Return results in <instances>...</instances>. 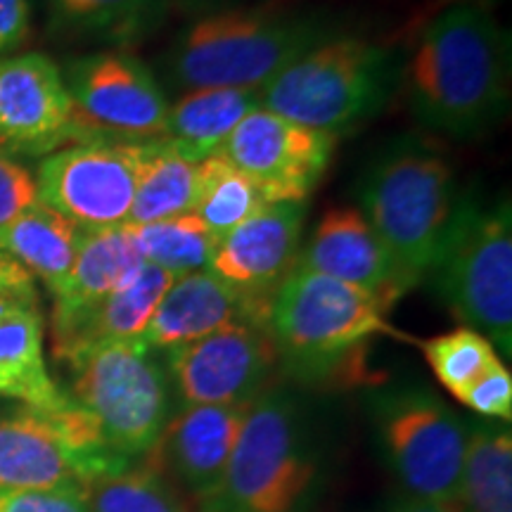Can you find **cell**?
Instances as JSON below:
<instances>
[{"label":"cell","mask_w":512,"mask_h":512,"mask_svg":"<svg viewBox=\"0 0 512 512\" xmlns=\"http://www.w3.org/2000/svg\"><path fill=\"white\" fill-rule=\"evenodd\" d=\"M79 140L81 126L62 69L41 53L0 60V150L36 157Z\"/></svg>","instance_id":"obj_14"},{"label":"cell","mask_w":512,"mask_h":512,"mask_svg":"<svg viewBox=\"0 0 512 512\" xmlns=\"http://www.w3.org/2000/svg\"><path fill=\"white\" fill-rule=\"evenodd\" d=\"M266 197L252 178L228 164L221 155L202 159L197 166V190L192 211L216 240L266 207Z\"/></svg>","instance_id":"obj_28"},{"label":"cell","mask_w":512,"mask_h":512,"mask_svg":"<svg viewBox=\"0 0 512 512\" xmlns=\"http://www.w3.org/2000/svg\"><path fill=\"white\" fill-rule=\"evenodd\" d=\"M339 31L316 10L230 5L195 17L164 55V76L178 91H261L287 64Z\"/></svg>","instance_id":"obj_2"},{"label":"cell","mask_w":512,"mask_h":512,"mask_svg":"<svg viewBox=\"0 0 512 512\" xmlns=\"http://www.w3.org/2000/svg\"><path fill=\"white\" fill-rule=\"evenodd\" d=\"M358 211L415 287L430 275L458 204L448 159L425 140L396 138L373 157L356 185Z\"/></svg>","instance_id":"obj_3"},{"label":"cell","mask_w":512,"mask_h":512,"mask_svg":"<svg viewBox=\"0 0 512 512\" xmlns=\"http://www.w3.org/2000/svg\"><path fill=\"white\" fill-rule=\"evenodd\" d=\"M88 484L86 465L69 444L55 408L41 411L19 403L0 413V491L86 494Z\"/></svg>","instance_id":"obj_17"},{"label":"cell","mask_w":512,"mask_h":512,"mask_svg":"<svg viewBox=\"0 0 512 512\" xmlns=\"http://www.w3.org/2000/svg\"><path fill=\"white\" fill-rule=\"evenodd\" d=\"M81 140L164 138L171 102L147 64L126 50H100L62 72Z\"/></svg>","instance_id":"obj_11"},{"label":"cell","mask_w":512,"mask_h":512,"mask_svg":"<svg viewBox=\"0 0 512 512\" xmlns=\"http://www.w3.org/2000/svg\"><path fill=\"white\" fill-rule=\"evenodd\" d=\"M309 204L271 202L223 235L211 247V275L261 306H271L273 294L297 268Z\"/></svg>","instance_id":"obj_15"},{"label":"cell","mask_w":512,"mask_h":512,"mask_svg":"<svg viewBox=\"0 0 512 512\" xmlns=\"http://www.w3.org/2000/svg\"><path fill=\"white\" fill-rule=\"evenodd\" d=\"M335 136L259 107L230 133L219 155L252 178L266 202H306L335 155Z\"/></svg>","instance_id":"obj_13"},{"label":"cell","mask_w":512,"mask_h":512,"mask_svg":"<svg viewBox=\"0 0 512 512\" xmlns=\"http://www.w3.org/2000/svg\"><path fill=\"white\" fill-rule=\"evenodd\" d=\"M510 36L484 8L458 3L439 12L403 57L401 88L427 131L482 138L510 102Z\"/></svg>","instance_id":"obj_1"},{"label":"cell","mask_w":512,"mask_h":512,"mask_svg":"<svg viewBox=\"0 0 512 512\" xmlns=\"http://www.w3.org/2000/svg\"><path fill=\"white\" fill-rule=\"evenodd\" d=\"M297 268L380 294L394 304L411 287L356 207L330 209L302 247Z\"/></svg>","instance_id":"obj_18"},{"label":"cell","mask_w":512,"mask_h":512,"mask_svg":"<svg viewBox=\"0 0 512 512\" xmlns=\"http://www.w3.org/2000/svg\"><path fill=\"white\" fill-rule=\"evenodd\" d=\"M197 166L200 162L171 140H145L128 226L190 214L197 190Z\"/></svg>","instance_id":"obj_25"},{"label":"cell","mask_w":512,"mask_h":512,"mask_svg":"<svg viewBox=\"0 0 512 512\" xmlns=\"http://www.w3.org/2000/svg\"><path fill=\"white\" fill-rule=\"evenodd\" d=\"M185 3L209 12V10H221V8H230V5H238L240 0H185Z\"/></svg>","instance_id":"obj_38"},{"label":"cell","mask_w":512,"mask_h":512,"mask_svg":"<svg viewBox=\"0 0 512 512\" xmlns=\"http://www.w3.org/2000/svg\"><path fill=\"white\" fill-rule=\"evenodd\" d=\"M458 503L463 512H512V434L503 422L467 427Z\"/></svg>","instance_id":"obj_27"},{"label":"cell","mask_w":512,"mask_h":512,"mask_svg":"<svg viewBox=\"0 0 512 512\" xmlns=\"http://www.w3.org/2000/svg\"><path fill=\"white\" fill-rule=\"evenodd\" d=\"M261 107V91L240 88H200L171 102L164 138L195 157L219 155L240 121Z\"/></svg>","instance_id":"obj_23"},{"label":"cell","mask_w":512,"mask_h":512,"mask_svg":"<svg viewBox=\"0 0 512 512\" xmlns=\"http://www.w3.org/2000/svg\"><path fill=\"white\" fill-rule=\"evenodd\" d=\"M145 140L91 138L60 147L38 164V202L83 230L128 223Z\"/></svg>","instance_id":"obj_10"},{"label":"cell","mask_w":512,"mask_h":512,"mask_svg":"<svg viewBox=\"0 0 512 512\" xmlns=\"http://www.w3.org/2000/svg\"><path fill=\"white\" fill-rule=\"evenodd\" d=\"M318 451L304 403L266 387L247 406L226 475L207 512H313Z\"/></svg>","instance_id":"obj_5"},{"label":"cell","mask_w":512,"mask_h":512,"mask_svg":"<svg viewBox=\"0 0 512 512\" xmlns=\"http://www.w3.org/2000/svg\"><path fill=\"white\" fill-rule=\"evenodd\" d=\"M48 8L57 27L69 34L128 46L162 27L169 0H48Z\"/></svg>","instance_id":"obj_26"},{"label":"cell","mask_w":512,"mask_h":512,"mask_svg":"<svg viewBox=\"0 0 512 512\" xmlns=\"http://www.w3.org/2000/svg\"><path fill=\"white\" fill-rule=\"evenodd\" d=\"M31 0H0V57L27 41L31 31Z\"/></svg>","instance_id":"obj_35"},{"label":"cell","mask_w":512,"mask_h":512,"mask_svg":"<svg viewBox=\"0 0 512 512\" xmlns=\"http://www.w3.org/2000/svg\"><path fill=\"white\" fill-rule=\"evenodd\" d=\"M0 399L41 411L67 399L48 373L36 294H0Z\"/></svg>","instance_id":"obj_21"},{"label":"cell","mask_w":512,"mask_h":512,"mask_svg":"<svg viewBox=\"0 0 512 512\" xmlns=\"http://www.w3.org/2000/svg\"><path fill=\"white\" fill-rule=\"evenodd\" d=\"M0 294H36L34 278L5 252H0Z\"/></svg>","instance_id":"obj_36"},{"label":"cell","mask_w":512,"mask_h":512,"mask_svg":"<svg viewBox=\"0 0 512 512\" xmlns=\"http://www.w3.org/2000/svg\"><path fill=\"white\" fill-rule=\"evenodd\" d=\"M422 351H425L427 363H430L441 387L456 399L486 370L503 363L494 344L484 335H479L477 330L465 328V325L427 339L422 344Z\"/></svg>","instance_id":"obj_31"},{"label":"cell","mask_w":512,"mask_h":512,"mask_svg":"<svg viewBox=\"0 0 512 512\" xmlns=\"http://www.w3.org/2000/svg\"><path fill=\"white\" fill-rule=\"evenodd\" d=\"M69 396L98 425L112 453L131 463L147 456L171 418L169 375L157 351L133 342H100L62 358Z\"/></svg>","instance_id":"obj_8"},{"label":"cell","mask_w":512,"mask_h":512,"mask_svg":"<svg viewBox=\"0 0 512 512\" xmlns=\"http://www.w3.org/2000/svg\"><path fill=\"white\" fill-rule=\"evenodd\" d=\"M266 316L268 306L252 302L209 271L185 273L169 285L140 342L157 354H166L228 325L245 320L266 323Z\"/></svg>","instance_id":"obj_19"},{"label":"cell","mask_w":512,"mask_h":512,"mask_svg":"<svg viewBox=\"0 0 512 512\" xmlns=\"http://www.w3.org/2000/svg\"><path fill=\"white\" fill-rule=\"evenodd\" d=\"M389 309L380 294L294 268L273 294L266 330L278 363L299 380L316 382L351 368L370 339L392 332Z\"/></svg>","instance_id":"obj_6"},{"label":"cell","mask_w":512,"mask_h":512,"mask_svg":"<svg viewBox=\"0 0 512 512\" xmlns=\"http://www.w3.org/2000/svg\"><path fill=\"white\" fill-rule=\"evenodd\" d=\"M171 392L183 406H242L268 387L278 351L266 323L245 320L164 354Z\"/></svg>","instance_id":"obj_12"},{"label":"cell","mask_w":512,"mask_h":512,"mask_svg":"<svg viewBox=\"0 0 512 512\" xmlns=\"http://www.w3.org/2000/svg\"><path fill=\"white\" fill-rule=\"evenodd\" d=\"M86 498L91 512H188L174 484L147 460L95 479Z\"/></svg>","instance_id":"obj_30"},{"label":"cell","mask_w":512,"mask_h":512,"mask_svg":"<svg viewBox=\"0 0 512 512\" xmlns=\"http://www.w3.org/2000/svg\"><path fill=\"white\" fill-rule=\"evenodd\" d=\"M441 302L512 354V207L508 195H460L430 275Z\"/></svg>","instance_id":"obj_7"},{"label":"cell","mask_w":512,"mask_h":512,"mask_svg":"<svg viewBox=\"0 0 512 512\" xmlns=\"http://www.w3.org/2000/svg\"><path fill=\"white\" fill-rule=\"evenodd\" d=\"M36 202V176L15 155L0 150V233Z\"/></svg>","instance_id":"obj_33"},{"label":"cell","mask_w":512,"mask_h":512,"mask_svg":"<svg viewBox=\"0 0 512 512\" xmlns=\"http://www.w3.org/2000/svg\"><path fill=\"white\" fill-rule=\"evenodd\" d=\"M133 240L143 254L145 264H152L174 278L207 268L211 247L216 238L204 228L195 214L174 216V219L131 226Z\"/></svg>","instance_id":"obj_29"},{"label":"cell","mask_w":512,"mask_h":512,"mask_svg":"<svg viewBox=\"0 0 512 512\" xmlns=\"http://www.w3.org/2000/svg\"><path fill=\"white\" fill-rule=\"evenodd\" d=\"M145 266L131 226L83 230L74 266L53 292V330L67 328L119 287L131 283Z\"/></svg>","instance_id":"obj_20"},{"label":"cell","mask_w":512,"mask_h":512,"mask_svg":"<svg viewBox=\"0 0 512 512\" xmlns=\"http://www.w3.org/2000/svg\"><path fill=\"white\" fill-rule=\"evenodd\" d=\"M83 228L36 202L0 233V252L38 278L53 294L72 271Z\"/></svg>","instance_id":"obj_24"},{"label":"cell","mask_w":512,"mask_h":512,"mask_svg":"<svg viewBox=\"0 0 512 512\" xmlns=\"http://www.w3.org/2000/svg\"><path fill=\"white\" fill-rule=\"evenodd\" d=\"M0 512H91L83 491H0Z\"/></svg>","instance_id":"obj_34"},{"label":"cell","mask_w":512,"mask_h":512,"mask_svg":"<svg viewBox=\"0 0 512 512\" xmlns=\"http://www.w3.org/2000/svg\"><path fill=\"white\" fill-rule=\"evenodd\" d=\"M247 406H183L171 413L145 460L174 475L195 501L209 505L226 475Z\"/></svg>","instance_id":"obj_16"},{"label":"cell","mask_w":512,"mask_h":512,"mask_svg":"<svg viewBox=\"0 0 512 512\" xmlns=\"http://www.w3.org/2000/svg\"><path fill=\"white\" fill-rule=\"evenodd\" d=\"M401 50L370 38H325L261 88V107L313 131H354L401 91Z\"/></svg>","instance_id":"obj_4"},{"label":"cell","mask_w":512,"mask_h":512,"mask_svg":"<svg viewBox=\"0 0 512 512\" xmlns=\"http://www.w3.org/2000/svg\"><path fill=\"white\" fill-rule=\"evenodd\" d=\"M458 401L472 413L484 415V418L510 422L512 418V377L510 370L498 363L491 370L470 384Z\"/></svg>","instance_id":"obj_32"},{"label":"cell","mask_w":512,"mask_h":512,"mask_svg":"<svg viewBox=\"0 0 512 512\" xmlns=\"http://www.w3.org/2000/svg\"><path fill=\"white\" fill-rule=\"evenodd\" d=\"M392 512H463L458 501H422V498H403Z\"/></svg>","instance_id":"obj_37"},{"label":"cell","mask_w":512,"mask_h":512,"mask_svg":"<svg viewBox=\"0 0 512 512\" xmlns=\"http://www.w3.org/2000/svg\"><path fill=\"white\" fill-rule=\"evenodd\" d=\"M377 441L403 491L422 501H458L467 425L425 387H387L370 403Z\"/></svg>","instance_id":"obj_9"},{"label":"cell","mask_w":512,"mask_h":512,"mask_svg":"<svg viewBox=\"0 0 512 512\" xmlns=\"http://www.w3.org/2000/svg\"><path fill=\"white\" fill-rule=\"evenodd\" d=\"M171 283H174V275L145 264L131 283L119 287L67 328L53 330L55 356L62 361L72 351L91 347V344L140 339Z\"/></svg>","instance_id":"obj_22"}]
</instances>
